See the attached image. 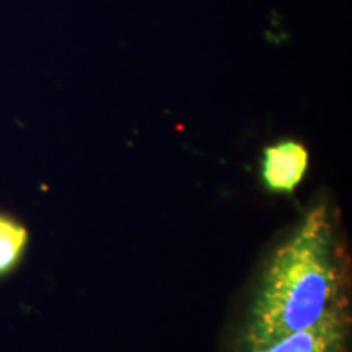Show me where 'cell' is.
<instances>
[{
  "instance_id": "7a4b0ae2",
  "label": "cell",
  "mask_w": 352,
  "mask_h": 352,
  "mask_svg": "<svg viewBox=\"0 0 352 352\" xmlns=\"http://www.w3.org/2000/svg\"><path fill=\"white\" fill-rule=\"evenodd\" d=\"M351 323L323 324L264 344H239V352H349Z\"/></svg>"
},
{
  "instance_id": "6da1fadb",
  "label": "cell",
  "mask_w": 352,
  "mask_h": 352,
  "mask_svg": "<svg viewBox=\"0 0 352 352\" xmlns=\"http://www.w3.org/2000/svg\"><path fill=\"white\" fill-rule=\"evenodd\" d=\"M351 290L340 214L329 201H318L264 263L239 344H264L303 329L351 323Z\"/></svg>"
},
{
  "instance_id": "3957f363",
  "label": "cell",
  "mask_w": 352,
  "mask_h": 352,
  "mask_svg": "<svg viewBox=\"0 0 352 352\" xmlns=\"http://www.w3.org/2000/svg\"><path fill=\"white\" fill-rule=\"evenodd\" d=\"M308 151L296 140H284L266 147L261 173L264 184L272 191L292 192L307 173Z\"/></svg>"
},
{
  "instance_id": "277c9868",
  "label": "cell",
  "mask_w": 352,
  "mask_h": 352,
  "mask_svg": "<svg viewBox=\"0 0 352 352\" xmlns=\"http://www.w3.org/2000/svg\"><path fill=\"white\" fill-rule=\"evenodd\" d=\"M28 245V230L19 220L0 214V277L10 272L23 256Z\"/></svg>"
}]
</instances>
